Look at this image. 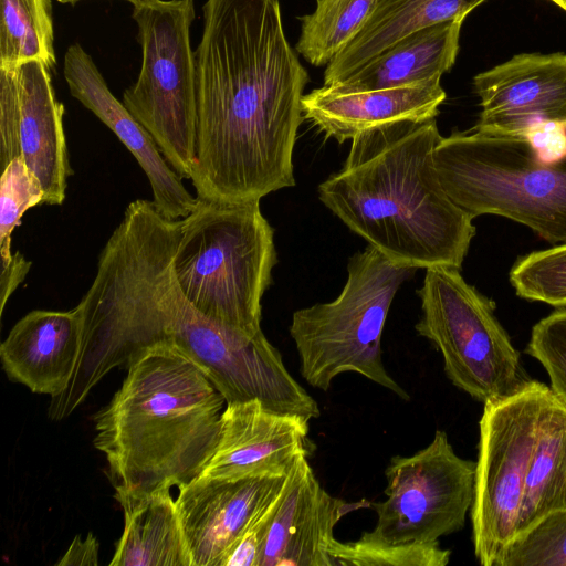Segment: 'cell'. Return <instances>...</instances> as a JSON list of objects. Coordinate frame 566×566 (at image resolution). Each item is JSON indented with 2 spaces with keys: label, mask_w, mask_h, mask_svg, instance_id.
<instances>
[{
  "label": "cell",
  "mask_w": 566,
  "mask_h": 566,
  "mask_svg": "<svg viewBox=\"0 0 566 566\" xmlns=\"http://www.w3.org/2000/svg\"><path fill=\"white\" fill-rule=\"evenodd\" d=\"M195 51L198 199L260 201L295 186L293 150L310 80L279 0H207Z\"/></svg>",
  "instance_id": "1"
},
{
  "label": "cell",
  "mask_w": 566,
  "mask_h": 566,
  "mask_svg": "<svg viewBox=\"0 0 566 566\" xmlns=\"http://www.w3.org/2000/svg\"><path fill=\"white\" fill-rule=\"evenodd\" d=\"M436 118L402 119L358 133L319 200L394 263L461 270L476 229L446 192L434 166Z\"/></svg>",
  "instance_id": "2"
},
{
  "label": "cell",
  "mask_w": 566,
  "mask_h": 566,
  "mask_svg": "<svg viewBox=\"0 0 566 566\" xmlns=\"http://www.w3.org/2000/svg\"><path fill=\"white\" fill-rule=\"evenodd\" d=\"M155 349L172 350L200 367L227 403L259 400L270 411L307 421L321 413L262 331L249 335L206 318L171 272L132 290L90 331L70 397L83 402L112 369L128 368Z\"/></svg>",
  "instance_id": "3"
},
{
  "label": "cell",
  "mask_w": 566,
  "mask_h": 566,
  "mask_svg": "<svg viewBox=\"0 0 566 566\" xmlns=\"http://www.w3.org/2000/svg\"><path fill=\"white\" fill-rule=\"evenodd\" d=\"M226 399L200 367L168 349L136 359L95 416L115 495L143 496L198 479L220 438Z\"/></svg>",
  "instance_id": "4"
},
{
  "label": "cell",
  "mask_w": 566,
  "mask_h": 566,
  "mask_svg": "<svg viewBox=\"0 0 566 566\" xmlns=\"http://www.w3.org/2000/svg\"><path fill=\"white\" fill-rule=\"evenodd\" d=\"M277 262L260 201L198 199L181 219L174 272L189 304L219 325L262 331V296Z\"/></svg>",
  "instance_id": "5"
},
{
  "label": "cell",
  "mask_w": 566,
  "mask_h": 566,
  "mask_svg": "<svg viewBox=\"0 0 566 566\" xmlns=\"http://www.w3.org/2000/svg\"><path fill=\"white\" fill-rule=\"evenodd\" d=\"M433 156L446 192L473 218L501 216L566 243V159L545 164L523 137L472 129L442 137Z\"/></svg>",
  "instance_id": "6"
},
{
  "label": "cell",
  "mask_w": 566,
  "mask_h": 566,
  "mask_svg": "<svg viewBox=\"0 0 566 566\" xmlns=\"http://www.w3.org/2000/svg\"><path fill=\"white\" fill-rule=\"evenodd\" d=\"M416 270L391 262L368 244L349 259L337 298L293 313L290 335L307 384L327 391L336 376L357 373L410 399L385 368L381 336L397 291Z\"/></svg>",
  "instance_id": "7"
},
{
  "label": "cell",
  "mask_w": 566,
  "mask_h": 566,
  "mask_svg": "<svg viewBox=\"0 0 566 566\" xmlns=\"http://www.w3.org/2000/svg\"><path fill=\"white\" fill-rule=\"evenodd\" d=\"M417 293L422 314L415 328L440 352L453 386L484 405L510 398L533 382L495 315V303L467 283L460 269H426Z\"/></svg>",
  "instance_id": "8"
},
{
  "label": "cell",
  "mask_w": 566,
  "mask_h": 566,
  "mask_svg": "<svg viewBox=\"0 0 566 566\" xmlns=\"http://www.w3.org/2000/svg\"><path fill=\"white\" fill-rule=\"evenodd\" d=\"M195 0L133 6L142 66L123 103L181 179H191L197 143V72L190 43Z\"/></svg>",
  "instance_id": "9"
},
{
  "label": "cell",
  "mask_w": 566,
  "mask_h": 566,
  "mask_svg": "<svg viewBox=\"0 0 566 566\" xmlns=\"http://www.w3.org/2000/svg\"><path fill=\"white\" fill-rule=\"evenodd\" d=\"M552 396L533 380L523 391L483 405L471 506L472 542L483 566L500 563L516 534L541 422Z\"/></svg>",
  "instance_id": "10"
},
{
  "label": "cell",
  "mask_w": 566,
  "mask_h": 566,
  "mask_svg": "<svg viewBox=\"0 0 566 566\" xmlns=\"http://www.w3.org/2000/svg\"><path fill=\"white\" fill-rule=\"evenodd\" d=\"M476 462L459 457L442 430L412 455H395L385 471L387 499L370 503L377 522L361 536L400 543H433L461 531L474 499Z\"/></svg>",
  "instance_id": "11"
},
{
  "label": "cell",
  "mask_w": 566,
  "mask_h": 566,
  "mask_svg": "<svg viewBox=\"0 0 566 566\" xmlns=\"http://www.w3.org/2000/svg\"><path fill=\"white\" fill-rule=\"evenodd\" d=\"M481 112L472 130L521 137L534 123L566 126V54L521 53L473 78Z\"/></svg>",
  "instance_id": "12"
},
{
  "label": "cell",
  "mask_w": 566,
  "mask_h": 566,
  "mask_svg": "<svg viewBox=\"0 0 566 566\" xmlns=\"http://www.w3.org/2000/svg\"><path fill=\"white\" fill-rule=\"evenodd\" d=\"M286 475L235 480L200 475L179 488L177 510L192 566H218Z\"/></svg>",
  "instance_id": "13"
},
{
  "label": "cell",
  "mask_w": 566,
  "mask_h": 566,
  "mask_svg": "<svg viewBox=\"0 0 566 566\" xmlns=\"http://www.w3.org/2000/svg\"><path fill=\"white\" fill-rule=\"evenodd\" d=\"M368 504L332 496L316 479L307 453L298 455L277 496L260 566H334L328 548L335 525Z\"/></svg>",
  "instance_id": "14"
},
{
  "label": "cell",
  "mask_w": 566,
  "mask_h": 566,
  "mask_svg": "<svg viewBox=\"0 0 566 566\" xmlns=\"http://www.w3.org/2000/svg\"><path fill=\"white\" fill-rule=\"evenodd\" d=\"M308 421L259 400L226 403L217 449L201 475L235 480L286 475L307 453Z\"/></svg>",
  "instance_id": "15"
},
{
  "label": "cell",
  "mask_w": 566,
  "mask_h": 566,
  "mask_svg": "<svg viewBox=\"0 0 566 566\" xmlns=\"http://www.w3.org/2000/svg\"><path fill=\"white\" fill-rule=\"evenodd\" d=\"M63 74L71 95L99 118L127 147L146 174L157 210L170 220L187 217L197 205L144 126L109 91L92 56L78 43L67 48Z\"/></svg>",
  "instance_id": "16"
},
{
  "label": "cell",
  "mask_w": 566,
  "mask_h": 566,
  "mask_svg": "<svg viewBox=\"0 0 566 566\" xmlns=\"http://www.w3.org/2000/svg\"><path fill=\"white\" fill-rule=\"evenodd\" d=\"M0 83L14 97L22 158L41 184L43 203L62 205L73 170L63 127L64 106L55 97L50 70L39 61L0 69Z\"/></svg>",
  "instance_id": "17"
},
{
  "label": "cell",
  "mask_w": 566,
  "mask_h": 566,
  "mask_svg": "<svg viewBox=\"0 0 566 566\" xmlns=\"http://www.w3.org/2000/svg\"><path fill=\"white\" fill-rule=\"evenodd\" d=\"M82 348V317L35 310L19 319L0 345L2 368L34 394L60 396L70 386Z\"/></svg>",
  "instance_id": "18"
},
{
  "label": "cell",
  "mask_w": 566,
  "mask_h": 566,
  "mask_svg": "<svg viewBox=\"0 0 566 566\" xmlns=\"http://www.w3.org/2000/svg\"><path fill=\"white\" fill-rule=\"evenodd\" d=\"M440 78L359 92L324 85L303 95V116L338 143L382 124L436 118L446 99Z\"/></svg>",
  "instance_id": "19"
},
{
  "label": "cell",
  "mask_w": 566,
  "mask_h": 566,
  "mask_svg": "<svg viewBox=\"0 0 566 566\" xmlns=\"http://www.w3.org/2000/svg\"><path fill=\"white\" fill-rule=\"evenodd\" d=\"M486 0H377L355 39L326 66L324 85H336L407 35L465 19Z\"/></svg>",
  "instance_id": "20"
},
{
  "label": "cell",
  "mask_w": 566,
  "mask_h": 566,
  "mask_svg": "<svg viewBox=\"0 0 566 566\" xmlns=\"http://www.w3.org/2000/svg\"><path fill=\"white\" fill-rule=\"evenodd\" d=\"M464 19L438 23L401 39L344 82L329 85L359 92L408 85L451 70Z\"/></svg>",
  "instance_id": "21"
},
{
  "label": "cell",
  "mask_w": 566,
  "mask_h": 566,
  "mask_svg": "<svg viewBox=\"0 0 566 566\" xmlns=\"http://www.w3.org/2000/svg\"><path fill=\"white\" fill-rule=\"evenodd\" d=\"M114 496L124 511L125 526L111 566H192L170 489Z\"/></svg>",
  "instance_id": "22"
},
{
  "label": "cell",
  "mask_w": 566,
  "mask_h": 566,
  "mask_svg": "<svg viewBox=\"0 0 566 566\" xmlns=\"http://www.w3.org/2000/svg\"><path fill=\"white\" fill-rule=\"evenodd\" d=\"M562 512H566V408L552 394L526 476L515 537Z\"/></svg>",
  "instance_id": "23"
},
{
  "label": "cell",
  "mask_w": 566,
  "mask_h": 566,
  "mask_svg": "<svg viewBox=\"0 0 566 566\" xmlns=\"http://www.w3.org/2000/svg\"><path fill=\"white\" fill-rule=\"evenodd\" d=\"M56 64L52 0H0V69Z\"/></svg>",
  "instance_id": "24"
},
{
  "label": "cell",
  "mask_w": 566,
  "mask_h": 566,
  "mask_svg": "<svg viewBox=\"0 0 566 566\" xmlns=\"http://www.w3.org/2000/svg\"><path fill=\"white\" fill-rule=\"evenodd\" d=\"M377 0H316L311 14L300 17L295 51L314 66L327 65L358 34Z\"/></svg>",
  "instance_id": "25"
},
{
  "label": "cell",
  "mask_w": 566,
  "mask_h": 566,
  "mask_svg": "<svg viewBox=\"0 0 566 566\" xmlns=\"http://www.w3.org/2000/svg\"><path fill=\"white\" fill-rule=\"evenodd\" d=\"M328 554L334 566H446L451 557L439 542L391 544L364 536L345 543L335 538Z\"/></svg>",
  "instance_id": "26"
},
{
  "label": "cell",
  "mask_w": 566,
  "mask_h": 566,
  "mask_svg": "<svg viewBox=\"0 0 566 566\" xmlns=\"http://www.w3.org/2000/svg\"><path fill=\"white\" fill-rule=\"evenodd\" d=\"M510 282L520 297L566 307V243L518 258Z\"/></svg>",
  "instance_id": "27"
},
{
  "label": "cell",
  "mask_w": 566,
  "mask_h": 566,
  "mask_svg": "<svg viewBox=\"0 0 566 566\" xmlns=\"http://www.w3.org/2000/svg\"><path fill=\"white\" fill-rule=\"evenodd\" d=\"M44 193L38 178L22 157L14 158L1 170L0 179V256L10 262L12 231L20 226L27 210L43 203Z\"/></svg>",
  "instance_id": "28"
},
{
  "label": "cell",
  "mask_w": 566,
  "mask_h": 566,
  "mask_svg": "<svg viewBox=\"0 0 566 566\" xmlns=\"http://www.w3.org/2000/svg\"><path fill=\"white\" fill-rule=\"evenodd\" d=\"M500 566H566V512L553 514L516 536Z\"/></svg>",
  "instance_id": "29"
},
{
  "label": "cell",
  "mask_w": 566,
  "mask_h": 566,
  "mask_svg": "<svg viewBox=\"0 0 566 566\" xmlns=\"http://www.w3.org/2000/svg\"><path fill=\"white\" fill-rule=\"evenodd\" d=\"M525 353L543 366L552 394L566 408V307L533 326Z\"/></svg>",
  "instance_id": "30"
},
{
  "label": "cell",
  "mask_w": 566,
  "mask_h": 566,
  "mask_svg": "<svg viewBox=\"0 0 566 566\" xmlns=\"http://www.w3.org/2000/svg\"><path fill=\"white\" fill-rule=\"evenodd\" d=\"M279 494L259 513L242 536L222 556L218 566H260Z\"/></svg>",
  "instance_id": "31"
},
{
  "label": "cell",
  "mask_w": 566,
  "mask_h": 566,
  "mask_svg": "<svg viewBox=\"0 0 566 566\" xmlns=\"http://www.w3.org/2000/svg\"><path fill=\"white\" fill-rule=\"evenodd\" d=\"M537 158L545 164L566 159V126L549 120L537 122L522 134Z\"/></svg>",
  "instance_id": "32"
},
{
  "label": "cell",
  "mask_w": 566,
  "mask_h": 566,
  "mask_svg": "<svg viewBox=\"0 0 566 566\" xmlns=\"http://www.w3.org/2000/svg\"><path fill=\"white\" fill-rule=\"evenodd\" d=\"M31 264L32 263L30 261H27L19 251L13 254V258L10 262L1 264L0 315L3 314L7 301L9 300L11 294L25 279L31 268Z\"/></svg>",
  "instance_id": "33"
},
{
  "label": "cell",
  "mask_w": 566,
  "mask_h": 566,
  "mask_svg": "<svg viewBox=\"0 0 566 566\" xmlns=\"http://www.w3.org/2000/svg\"><path fill=\"white\" fill-rule=\"evenodd\" d=\"M97 564L98 542L92 533H88L85 538L77 535L65 554L56 562L57 566H96Z\"/></svg>",
  "instance_id": "34"
},
{
  "label": "cell",
  "mask_w": 566,
  "mask_h": 566,
  "mask_svg": "<svg viewBox=\"0 0 566 566\" xmlns=\"http://www.w3.org/2000/svg\"><path fill=\"white\" fill-rule=\"evenodd\" d=\"M57 1H59V2H61V3L75 4V3H77V2H80V1H82V0H57ZM125 1H127V2L132 3V6H135V4H138V3H140V2H144V1H146V0H125Z\"/></svg>",
  "instance_id": "35"
},
{
  "label": "cell",
  "mask_w": 566,
  "mask_h": 566,
  "mask_svg": "<svg viewBox=\"0 0 566 566\" xmlns=\"http://www.w3.org/2000/svg\"><path fill=\"white\" fill-rule=\"evenodd\" d=\"M566 12V0H548Z\"/></svg>",
  "instance_id": "36"
}]
</instances>
